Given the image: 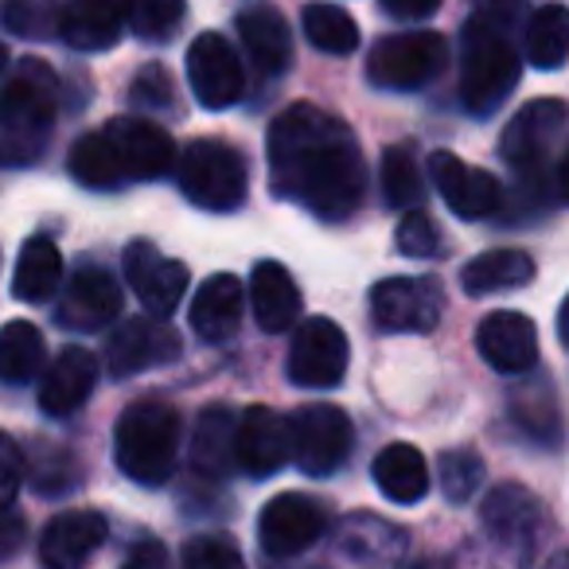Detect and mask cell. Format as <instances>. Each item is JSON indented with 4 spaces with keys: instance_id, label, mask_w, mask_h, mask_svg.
<instances>
[{
    "instance_id": "cell-31",
    "label": "cell",
    "mask_w": 569,
    "mask_h": 569,
    "mask_svg": "<svg viewBox=\"0 0 569 569\" xmlns=\"http://www.w3.org/2000/svg\"><path fill=\"white\" fill-rule=\"evenodd\" d=\"M234 421L227 406H211L199 413L191 433V465L203 476H222L234 460Z\"/></svg>"
},
{
    "instance_id": "cell-30",
    "label": "cell",
    "mask_w": 569,
    "mask_h": 569,
    "mask_svg": "<svg viewBox=\"0 0 569 569\" xmlns=\"http://www.w3.org/2000/svg\"><path fill=\"white\" fill-rule=\"evenodd\" d=\"M530 67L538 71H558L569 59V9L566 4H542L530 12L527 36H522Z\"/></svg>"
},
{
    "instance_id": "cell-35",
    "label": "cell",
    "mask_w": 569,
    "mask_h": 569,
    "mask_svg": "<svg viewBox=\"0 0 569 569\" xmlns=\"http://www.w3.org/2000/svg\"><path fill=\"white\" fill-rule=\"evenodd\" d=\"M382 191H387V203L398 211H413L426 196V183L418 172V157H413L410 144H390L387 157H382Z\"/></svg>"
},
{
    "instance_id": "cell-49",
    "label": "cell",
    "mask_w": 569,
    "mask_h": 569,
    "mask_svg": "<svg viewBox=\"0 0 569 569\" xmlns=\"http://www.w3.org/2000/svg\"><path fill=\"white\" fill-rule=\"evenodd\" d=\"M558 336H561V343H566V351H569V297L561 301V312H558Z\"/></svg>"
},
{
    "instance_id": "cell-2",
    "label": "cell",
    "mask_w": 569,
    "mask_h": 569,
    "mask_svg": "<svg viewBox=\"0 0 569 569\" xmlns=\"http://www.w3.org/2000/svg\"><path fill=\"white\" fill-rule=\"evenodd\" d=\"M59 113V74L43 59H24L0 87V164H36Z\"/></svg>"
},
{
    "instance_id": "cell-19",
    "label": "cell",
    "mask_w": 569,
    "mask_h": 569,
    "mask_svg": "<svg viewBox=\"0 0 569 569\" xmlns=\"http://www.w3.org/2000/svg\"><path fill=\"white\" fill-rule=\"evenodd\" d=\"M106 519L98 511H63L43 527L40 535V561L43 569H82L102 550Z\"/></svg>"
},
{
    "instance_id": "cell-27",
    "label": "cell",
    "mask_w": 569,
    "mask_h": 569,
    "mask_svg": "<svg viewBox=\"0 0 569 569\" xmlns=\"http://www.w3.org/2000/svg\"><path fill=\"white\" fill-rule=\"evenodd\" d=\"M375 483L387 499L395 503H418L429 491V468L413 445H387V449L375 457Z\"/></svg>"
},
{
    "instance_id": "cell-36",
    "label": "cell",
    "mask_w": 569,
    "mask_h": 569,
    "mask_svg": "<svg viewBox=\"0 0 569 569\" xmlns=\"http://www.w3.org/2000/svg\"><path fill=\"white\" fill-rule=\"evenodd\" d=\"M0 20L9 32L24 36V40H48V36L59 32L56 0H4Z\"/></svg>"
},
{
    "instance_id": "cell-22",
    "label": "cell",
    "mask_w": 569,
    "mask_h": 569,
    "mask_svg": "<svg viewBox=\"0 0 569 569\" xmlns=\"http://www.w3.org/2000/svg\"><path fill=\"white\" fill-rule=\"evenodd\" d=\"M250 305L261 332H289L301 317V289L281 261H258L250 273Z\"/></svg>"
},
{
    "instance_id": "cell-40",
    "label": "cell",
    "mask_w": 569,
    "mask_h": 569,
    "mask_svg": "<svg viewBox=\"0 0 569 569\" xmlns=\"http://www.w3.org/2000/svg\"><path fill=\"white\" fill-rule=\"evenodd\" d=\"M24 472L32 476L40 491H67V488H74V480H79V476H74L79 465H74L63 449H40L32 460H24Z\"/></svg>"
},
{
    "instance_id": "cell-38",
    "label": "cell",
    "mask_w": 569,
    "mask_h": 569,
    "mask_svg": "<svg viewBox=\"0 0 569 569\" xmlns=\"http://www.w3.org/2000/svg\"><path fill=\"white\" fill-rule=\"evenodd\" d=\"M183 569H246L230 535H196L183 542Z\"/></svg>"
},
{
    "instance_id": "cell-32",
    "label": "cell",
    "mask_w": 569,
    "mask_h": 569,
    "mask_svg": "<svg viewBox=\"0 0 569 569\" xmlns=\"http://www.w3.org/2000/svg\"><path fill=\"white\" fill-rule=\"evenodd\" d=\"M71 176L82 183V188H94V191H113V188H121V183H129L126 172H121V164H118V152H113V144L106 141L102 129L74 141Z\"/></svg>"
},
{
    "instance_id": "cell-8",
    "label": "cell",
    "mask_w": 569,
    "mask_h": 569,
    "mask_svg": "<svg viewBox=\"0 0 569 569\" xmlns=\"http://www.w3.org/2000/svg\"><path fill=\"white\" fill-rule=\"evenodd\" d=\"M293 433V465L305 476H332L351 452V421L340 406L312 402L289 418Z\"/></svg>"
},
{
    "instance_id": "cell-1",
    "label": "cell",
    "mask_w": 569,
    "mask_h": 569,
    "mask_svg": "<svg viewBox=\"0 0 569 569\" xmlns=\"http://www.w3.org/2000/svg\"><path fill=\"white\" fill-rule=\"evenodd\" d=\"M269 183L325 222H343L363 203V157L336 113L297 102L269 126Z\"/></svg>"
},
{
    "instance_id": "cell-10",
    "label": "cell",
    "mask_w": 569,
    "mask_h": 569,
    "mask_svg": "<svg viewBox=\"0 0 569 569\" xmlns=\"http://www.w3.org/2000/svg\"><path fill=\"white\" fill-rule=\"evenodd\" d=\"M348 375V336L340 325L325 317L305 320L293 332V348H289V379L297 387L328 390L340 387Z\"/></svg>"
},
{
    "instance_id": "cell-20",
    "label": "cell",
    "mask_w": 569,
    "mask_h": 569,
    "mask_svg": "<svg viewBox=\"0 0 569 569\" xmlns=\"http://www.w3.org/2000/svg\"><path fill=\"white\" fill-rule=\"evenodd\" d=\"M476 348L488 359L491 371L522 375L538 359V328L522 312H491L476 332Z\"/></svg>"
},
{
    "instance_id": "cell-51",
    "label": "cell",
    "mask_w": 569,
    "mask_h": 569,
    "mask_svg": "<svg viewBox=\"0 0 569 569\" xmlns=\"http://www.w3.org/2000/svg\"><path fill=\"white\" fill-rule=\"evenodd\" d=\"M546 569H569V553H558V558H553Z\"/></svg>"
},
{
    "instance_id": "cell-16",
    "label": "cell",
    "mask_w": 569,
    "mask_h": 569,
    "mask_svg": "<svg viewBox=\"0 0 569 569\" xmlns=\"http://www.w3.org/2000/svg\"><path fill=\"white\" fill-rule=\"evenodd\" d=\"M121 317V284L102 266H82L59 293L56 320L71 332H98Z\"/></svg>"
},
{
    "instance_id": "cell-13",
    "label": "cell",
    "mask_w": 569,
    "mask_h": 569,
    "mask_svg": "<svg viewBox=\"0 0 569 569\" xmlns=\"http://www.w3.org/2000/svg\"><path fill=\"white\" fill-rule=\"evenodd\" d=\"M293 457V433H289V418H281L269 406H250L242 418L234 421V465L253 480L273 476L284 460Z\"/></svg>"
},
{
    "instance_id": "cell-23",
    "label": "cell",
    "mask_w": 569,
    "mask_h": 569,
    "mask_svg": "<svg viewBox=\"0 0 569 569\" xmlns=\"http://www.w3.org/2000/svg\"><path fill=\"white\" fill-rule=\"evenodd\" d=\"M238 36H242V48L250 56V63L261 74L277 79L284 74V67L293 63V32L284 24V17L273 4H253L238 17Z\"/></svg>"
},
{
    "instance_id": "cell-28",
    "label": "cell",
    "mask_w": 569,
    "mask_h": 569,
    "mask_svg": "<svg viewBox=\"0 0 569 569\" xmlns=\"http://www.w3.org/2000/svg\"><path fill=\"white\" fill-rule=\"evenodd\" d=\"M59 281H63V253H59V246L43 234L28 238L17 261V277H12V293L28 305H40L56 293Z\"/></svg>"
},
{
    "instance_id": "cell-45",
    "label": "cell",
    "mask_w": 569,
    "mask_h": 569,
    "mask_svg": "<svg viewBox=\"0 0 569 569\" xmlns=\"http://www.w3.org/2000/svg\"><path fill=\"white\" fill-rule=\"evenodd\" d=\"M527 4H530V0H476L480 17L491 20V24H499V28H511L515 20L527 12Z\"/></svg>"
},
{
    "instance_id": "cell-39",
    "label": "cell",
    "mask_w": 569,
    "mask_h": 569,
    "mask_svg": "<svg viewBox=\"0 0 569 569\" xmlns=\"http://www.w3.org/2000/svg\"><path fill=\"white\" fill-rule=\"evenodd\" d=\"M480 480H483V460L476 452L457 449L441 457V488L452 503H468L480 491Z\"/></svg>"
},
{
    "instance_id": "cell-46",
    "label": "cell",
    "mask_w": 569,
    "mask_h": 569,
    "mask_svg": "<svg viewBox=\"0 0 569 569\" xmlns=\"http://www.w3.org/2000/svg\"><path fill=\"white\" fill-rule=\"evenodd\" d=\"M121 569H168V550L157 542V538H141V542L129 550V558Z\"/></svg>"
},
{
    "instance_id": "cell-11",
    "label": "cell",
    "mask_w": 569,
    "mask_h": 569,
    "mask_svg": "<svg viewBox=\"0 0 569 569\" xmlns=\"http://www.w3.org/2000/svg\"><path fill=\"white\" fill-rule=\"evenodd\" d=\"M325 527H328V515L317 499L301 496V491H281L261 511L258 538L269 558H293V553L309 550L325 535Z\"/></svg>"
},
{
    "instance_id": "cell-41",
    "label": "cell",
    "mask_w": 569,
    "mask_h": 569,
    "mask_svg": "<svg viewBox=\"0 0 569 569\" xmlns=\"http://www.w3.org/2000/svg\"><path fill=\"white\" fill-rule=\"evenodd\" d=\"M395 246L406 253V258H433L437 246H441V234H437L433 219L421 211H406L402 222L395 230Z\"/></svg>"
},
{
    "instance_id": "cell-29",
    "label": "cell",
    "mask_w": 569,
    "mask_h": 569,
    "mask_svg": "<svg viewBox=\"0 0 569 569\" xmlns=\"http://www.w3.org/2000/svg\"><path fill=\"white\" fill-rule=\"evenodd\" d=\"M43 359H48V348H43V336L36 325L9 320L0 328V382L4 387H28L32 379H40Z\"/></svg>"
},
{
    "instance_id": "cell-48",
    "label": "cell",
    "mask_w": 569,
    "mask_h": 569,
    "mask_svg": "<svg viewBox=\"0 0 569 569\" xmlns=\"http://www.w3.org/2000/svg\"><path fill=\"white\" fill-rule=\"evenodd\" d=\"M558 188H561V199L569 203V144H566V157L558 164Z\"/></svg>"
},
{
    "instance_id": "cell-14",
    "label": "cell",
    "mask_w": 569,
    "mask_h": 569,
    "mask_svg": "<svg viewBox=\"0 0 569 569\" xmlns=\"http://www.w3.org/2000/svg\"><path fill=\"white\" fill-rule=\"evenodd\" d=\"M188 82L196 90L199 106H207V110H227L242 98V63L219 32H203L188 48Z\"/></svg>"
},
{
    "instance_id": "cell-5",
    "label": "cell",
    "mask_w": 569,
    "mask_h": 569,
    "mask_svg": "<svg viewBox=\"0 0 569 569\" xmlns=\"http://www.w3.org/2000/svg\"><path fill=\"white\" fill-rule=\"evenodd\" d=\"M569 126V106L558 98H538L527 102L519 113L511 118V126L503 129V160L522 176V183L538 188L550 172V160L558 141L566 137Z\"/></svg>"
},
{
    "instance_id": "cell-3",
    "label": "cell",
    "mask_w": 569,
    "mask_h": 569,
    "mask_svg": "<svg viewBox=\"0 0 569 569\" xmlns=\"http://www.w3.org/2000/svg\"><path fill=\"white\" fill-rule=\"evenodd\" d=\"M180 457V413L164 402H133L113 429V460L129 480L160 488Z\"/></svg>"
},
{
    "instance_id": "cell-44",
    "label": "cell",
    "mask_w": 569,
    "mask_h": 569,
    "mask_svg": "<svg viewBox=\"0 0 569 569\" xmlns=\"http://www.w3.org/2000/svg\"><path fill=\"white\" fill-rule=\"evenodd\" d=\"M24 538H28V522L12 507H0V558H12L24 546Z\"/></svg>"
},
{
    "instance_id": "cell-47",
    "label": "cell",
    "mask_w": 569,
    "mask_h": 569,
    "mask_svg": "<svg viewBox=\"0 0 569 569\" xmlns=\"http://www.w3.org/2000/svg\"><path fill=\"white\" fill-rule=\"evenodd\" d=\"M382 9H387L395 20L418 24V20H429L437 9H441V0H382Z\"/></svg>"
},
{
    "instance_id": "cell-43",
    "label": "cell",
    "mask_w": 569,
    "mask_h": 569,
    "mask_svg": "<svg viewBox=\"0 0 569 569\" xmlns=\"http://www.w3.org/2000/svg\"><path fill=\"white\" fill-rule=\"evenodd\" d=\"M20 483H24V452L9 433H0V507H12Z\"/></svg>"
},
{
    "instance_id": "cell-4",
    "label": "cell",
    "mask_w": 569,
    "mask_h": 569,
    "mask_svg": "<svg viewBox=\"0 0 569 569\" xmlns=\"http://www.w3.org/2000/svg\"><path fill=\"white\" fill-rule=\"evenodd\" d=\"M519 82V51L507 40V28L476 17L460 36V102L476 118H488L507 102Z\"/></svg>"
},
{
    "instance_id": "cell-33",
    "label": "cell",
    "mask_w": 569,
    "mask_h": 569,
    "mask_svg": "<svg viewBox=\"0 0 569 569\" xmlns=\"http://www.w3.org/2000/svg\"><path fill=\"white\" fill-rule=\"evenodd\" d=\"M301 28L312 48L325 56H351L359 48V24L340 4H305Z\"/></svg>"
},
{
    "instance_id": "cell-25",
    "label": "cell",
    "mask_w": 569,
    "mask_h": 569,
    "mask_svg": "<svg viewBox=\"0 0 569 569\" xmlns=\"http://www.w3.org/2000/svg\"><path fill=\"white\" fill-rule=\"evenodd\" d=\"M242 320V284L230 273H214L199 284L196 301H191V328L199 340L227 343L238 332Z\"/></svg>"
},
{
    "instance_id": "cell-6",
    "label": "cell",
    "mask_w": 569,
    "mask_h": 569,
    "mask_svg": "<svg viewBox=\"0 0 569 569\" xmlns=\"http://www.w3.org/2000/svg\"><path fill=\"white\" fill-rule=\"evenodd\" d=\"M449 67V43L437 32H398L371 48L367 79L379 90H421Z\"/></svg>"
},
{
    "instance_id": "cell-50",
    "label": "cell",
    "mask_w": 569,
    "mask_h": 569,
    "mask_svg": "<svg viewBox=\"0 0 569 569\" xmlns=\"http://www.w3.org/2000/svg\"><path fill=\"white\" fill-rule=\"evenodd\" d=\"M413 569H452V566H445V561H437V558H426V561H418Z\"/></svg>"
},
{
    "instance_id": "cell-15",
    "label": "cell",
    "mask_w": 569,
    "mask_h": 569,
    "mask_svg": "<svg viewBox=\"0 0 569 569\" xmlns=\"http://www.w3.org/2000/svg\"><path fill=\"white\" fill-rule=\"evenodd\" d=\"M126 281L149 317H172L188 293V266L164 258L152 242H133L126 250Z\"/></svg>"
},
{
    "instance_id": "cell-52",
    "label": "cell",
    "mask_w": 569,
    "mask_h": 569,
    "mask_svg": "<svg viewBox=\"0 0 569 569\" xmlns=\"http://www.w3.org/2000/svg\"><path fill=\"white\" fill-rule=\"evenodd\" d=\"M4 67H9V48L0 43V71H4Z\"/></svg>"
},
{
    "instance_id": "cell-34",
    "label": "cell",
    "mask_w": 569,
    "mask_h": 569,
    "mask_svg": "<svg viewBox=\"0 0 569 569\" xmlns=\"http://www.w3.org/2000/svg\"><path fill=\"white\" fill-rule=\"evenodd\" d=\"M538 519V507H535V496L522 488H515V483H503V488H496L488 496V503H483V527H488V535L496 538H527L530 527H535Z\"/></svg>"
},
{
    "instance_id": "cell-24",
    "label": "cell",
    "mask_w": 569,
    "mask_h": 569,
    "mask_svg": "<svg viewBox=\"0 0 569 569\" xmlns=\"http://www.w3.org/2000/svg\"><path fill=\"white\" fill-rule=\"evenodd\" d=\"M121 12L118 0H67L59 9V36L74 51H110L121 40Z\"/></svg>"
},
{
    "instance_id": "cell-17",
    "label": "cell",
    "mask_w": 569,
    "mask_h": 569,
    "mask_svg": "<svg viewBox=\"0 0 569 569\" xmlns=\"http://www.w3.org/2000/svg\"><path fill=\"white\" fill-rule=\"evenodd\" d=\"M429 180L441 191L449 211L460 214V219H488L503 203V188H499L496 176L483 172V168L465 164L452 152H433L429 157Z\"/></svg>"
},
{
    "instance_id": "cell-9",
    "label": "cell",
    "mask_w": 569,
    "mask_h": 569,
    "mask_svg": "<svg viewBox=\"0 0 569 569\" xmlns=\"http://www.w3.org/2000/svg\"><path fill=\"white\" fill-rule=\"evenodd\" d=\"M445 293L433 277H387L371 289V317L382 332H433Z\"/></svg>"
},
{
    "instance_id": "cell-18",
    "label": "cell",
    "mask_w": 569,
    "mask_h": 569,
    "mask_svg": "<svg viewBox=\"0 0 569 569\" xmlns=\"http://www.w3.org/2000/svg\"><path fill=\"white\" fill-rule=\"evenodd\" d=\"M102 133L113 144V152H118L126 180H160L176 164L172 137L144 118H113Z\"/></svg>"
},
{
    "instance_id": "cell-26",
    "label": "cell",
    "mask_w": 569,
    "mask_h": 569,
    "mask_svg": "<svg viewBox=\"0 0 569 569\" xmlns=\"http://www.w3.org/2000/svg\"><path fill=\"white\" fill-rule=\"evenodd\" d=\"M535 277V261L522 250H488L460 269V284L468 297H491L507 289H522Z\"/></svg>"
},
{
    "instance_id": "cell-12",
    "label": "cell",
    "mask_w": 569,
    "mask_h": 569,
    "mask_svg": "<svg viewBox=\"0 0 569 569\" xmlns=\"http://www.w3.org/2000/svg\"><path fill=\"white\" fill-rule=\"evenodd\" d=\"M180 356V336L164 317H133L110 336L106 343V367L113 379H129V375L164 367Z\"/></svg>"
},
{
    "instance_id": "cell-37",
    "label": "cell",
    "mask_w": 569,
    "mask_h": 569,
    "mask_svg": "<svg viewBox=\"0 0 569 569\" xmlns=\"http://www.w3.org/2000/svg\"><path fill=\"white\" fill-rule=\"evenodd\" d=\"M183 20V0H126V24L141 40H164Z\"/></svg>"
},
{
    "instance_id": "cell-42",
    "label": "cell",
    "mask_w": 569,
    "mask_h": 569,
    "mask_svg": "<svg viewBox=\"0 0 569 569\" xmlns=\"http://www.w3.org/2000/svg\"><path fill=\"white\" fill-rule=\"evenodd\" d=\"M172 79L160 63H149L141 74L133 79V102L137 106H149V110H164L172 102Z\"/></svg>"
},
{
    "instance_id": "cell-21",
    "label": "cell",
    "mask_w": 569,
    "mask_h": 569,
    "mask_svg": "<svg viewBox=\"0 0 569 569\" xmlns=\"http://www.w3.org/2000/svg\"><path fill=\"white\" fill-rule=\"evenodd\" d=\"M98 382V359L87 348H63L40 375V410L51 418H71Z\"/></svg>"
},
{
    "instance_id": "cell-7",
    "label": "cell",
    "mask_w": 569,
    "mask_h": 569,
    "mask_svg": "<svg viewBox=\"0 0 569 569\" xmlns=\"http://www.w3.org/2000/svg\"><path fill=\"white\" fill-rule=\"evenodd\" d=\"M180 188L203 211H234L246 199V164L219 141H196L180 157Z\"/></svg>"
}]
</instances>
